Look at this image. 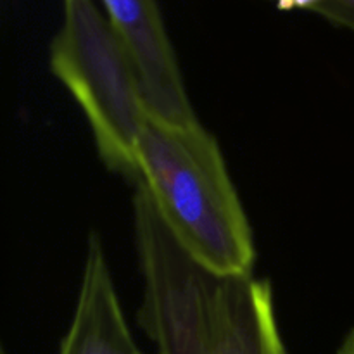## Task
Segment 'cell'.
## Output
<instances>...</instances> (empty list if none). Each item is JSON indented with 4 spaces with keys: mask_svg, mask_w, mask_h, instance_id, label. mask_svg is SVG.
I'll use <instances>...</instances> for the list:
<instances>
[{
    "mask_svg": "<svg viewBox=\"0 0 354 354\" xmlns=\"http://www.w3.org/2000/svg\"><path fill=\"white\" fill-rule=\"evenodd\" d=\"M135 161L137 182L194 259L225 275L252 273L256 249L248 214L216 138L199 121L173 124L147 114Z\"/></svg>",
    "mask_w": 354,
    "mask_h": 354,
    "instance_id": "7a4b0ae2",
    "label": "cell"
},
{
    "mask_svg": "<svg viewBox=\"0 0 354 354\" xmlns=\"http://www.w3.org/2000/svg\"><path fill=\"white\" fill-rule=\"evenodd\" d=\"M2 354H7V353H6V351H2Z\"/></svg>",
    "mask_w": 354,
    "mask_h": 354,
    "instance_id": "ba28073f",
    "label": "cell"
},
{
    "mask_svg": "<svg viewBox=\"0 0 354 354\" xmlns=\"http://www.w3.org/2000/svg\"><path fill=\"white\" fill-rule=\"evenodd\" d=\"M280 9L308 10L354 33V0H275Z\"/></svg>",
    "mask_w": 354,
    "mask_h": 354,
    "instance_id": "8992f818",
    "label": "cell"
},
{
    "mask_svg": "<svg viewBox=\"0 0 354 354\" xmlns=\"http://www.w3.org/2000/svg\"><path fill=\"white\" fill-rule=\"evenodd\" d=\"M135 242L144 280L138 322L158 354H289L268 280L194 259L137 183Z\"/></svg>",
    "mask_w": 354,
    "mask_h": 354,
    "instance_id": "6da1fadb",
    "label": "cell"
},
{
    "mask_svg": "<svg viewBox=\"0 0 354 354\" xmlns=\"http://www.w3.org/2000/svg\"><path fill=\"white\" fill-rule=\"evenodd\" d=\"M123 41L140 83L145 109L173 124L197 118L158 0H97Z\"/></svg>",
    "mask_w": 354,
    "mask_h": 354,
    "instance_id": "277c9868",
    "label": "cell"
},
{
    "mask_svg": "<svg viewBox=\"0 0 354 354\" xmlns=\"http://www.w3.org/2000/svg\"><path fill=\"white\" fill-rule=\"evenodd\" d=\"M59 354H144L127 324L99 235L86 244L71 324Z\"/></svg>",
    "mask_w": 354,
    "mask_h": 354,
    "instance_id": "5b68a950",
    "label": "cell"
},
{
    "mask_svg": "<svg viewBox=\"0 0 354 354\" xmlns=\"http://www.w3.org/2000/svg\"><path fill=\"white\" fill-rule=\"evenodd\" d=\"M50 68L85 113L107 168L138 180L135 149L149 113L133 62L99 2L62 0Z\"/></svg>",
    "mask_w": 354,
    "mask_h": 354,
    "instance_id": "3957f363",
    "label": "cell"
},
{
    "mask_svg": "<svg viewBox=\"0 0 354 354\" xmlns=\"http://www.w3.org/2000/svg\"><path fill=\"white\" fill-rule=\"evenodd\" d=\"M337 354H354V327L349 330V334L346 335L344 341H342Z\"/></svg>",
    "mask_w": 354,
    "mask_h": 354,
    "instance_id": "52a82bcc",
    "label": "cell"
}]
</instances>
